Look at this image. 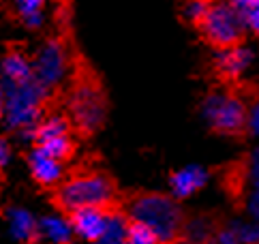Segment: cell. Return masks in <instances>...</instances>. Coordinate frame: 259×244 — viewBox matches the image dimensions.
Listing matches in <instances>:
<instances>
[{
  "mask_svg": "<svg viewBox=\"0 0 259 244\" xmlns=\"http://www.w3.org/2000/svg\"><path fill=\"white\" fill-rule=\"evenodd\" d=\"M3 114H5V84L0 79V120H3Z\"/></svg>",
  "mask_w": 259,
  "mask_h": 244,
  "instance_id": "83f0119b",
  "label": "cell"
},
{
  "mask_svg": "<svg viewBox=\"0 0 259 244\" xmlns=\"http://www.w3.org/2000/svg\"><path fill=\"white\" fill-rule=\"evenodd\" d=\"M116 199V186L107 176L99 172H81L73 174L58 184L56 201L64 212H73L77 208H109Z\"/></svg>",
  "mask_w": 259,
  "mask_h": 244,
  "instance_id": "3957f363",
  "label": "cell"
},
{
  "mask_svg": "<svg viewBox=\"0 0 259 244\" xmlns=\"http://www.w3.org/2000/svg\"><path fill=\"white\" fill-rule=\"evenodd\" d=\"M32 142H34V146L48 150L50 154L62 158V161H67L73 154V150H75L73 135H71V122L60 114H52L48 118H41V122L34 129Z\"/></svg>",
  "mask_w": 259,
  "mask_h": 244,
  "instance_id": "ba28073f",
  "label": "cell"
},
{
  "mask_svg": "<svg viewBox=\"0 0 259 244\" xmlns=\"http://www.w3.org/2000/svg\"><path fill=\"white\" fill-rule=\"evenodd\" d=\"M229 3H231V5H234V7L238 9V11H240V13H244V11H246V9H251V7H253V5L257 3V0H229Z\"/></svg>",
  "mask_w": 259,
  "mask_h": 244,
  "instance_id": "4316f807",
  "label": "cell"
},
{
  "mask_svg": "<svg viewBox=\"0 0 259 244\" xmlns=\"http://www.w3.org/2000/svg\"><path fill=\"white\" fill-rule=\"evenodd\" d=\"M48 97L50 90L41 86L34 77L26 82L5 84V125L17 131L24 139L32 142L34 129L43 118V107L48 103Z\"/></svg>",
  "mask_w": 259,
  "mask_h": 244,
  "instance_id": "6da1fadb",
  "label": "cell"
},
{
  "mask_svg": "<svg viewBox=\"0 0 259 244\" xmlns=\"http://www.w3.org/2000/svg\"><path fill=\"white\" fill-rule=\"evenodd\" d=\"M219 244H257L259 242V221L255 219H236L225 223L223 227H219L214 238Z\"/></svg>",
  "mask_w": 259,
  "mask_h": 244,
  "instance_id": "4fadbf2b",
  "label": "cell"
},
{
  "mask_svg": "<svg viewBox=\"0 0 259 244\" xmlns=\"http://www.w3.org/2000/svg\"><path fill=\"white\" fill-rule=\"evenodd\" d=\"M75 233H73L71 217L52 212L39 219V240L52 242V244H69Z\"/></svg>",
  "mask_w": 259,
  "mask_h": 244,
  "instance_id": "9a60e30c",
  "label": "cell"
},
{
  "mask_svg": "<svg viewBox=\"0 0 259 244\" xmlns=\"http://www.w3.org/2000/svg\"><path fill=\"white\" fill-rule=\"evenodd\" d=\"M248 105L229 90H214L203 99L201 116L206 125L221 135H238L246 129Z\"/></svg>",
  "mask_w": 259,
  "mask_h": 244,
  "instance_id": "277c9868",
  "label": "cell"
},
{
  "mask_svg": "<svg viewBox=\"0 0 259 244\" xmlns=\"http://www.w3.org/2000/svg\"><path fill=\"white\" fill-rule=\"evenodd\" d=\"M246 180H248V193H246V199H244L246 212L251 219L259 221V174L246 176Z\"/></svg>",
  "mask_w": 259,
  "mask_h": 244,
  "instance_id": "44dd1931",
  "label": "cell"
},
{
  "mask_svg": "<svg viewBox=\"0 0 259 244\" xmlns=\"http://www.w3.org/2000/svg\"><path fill=\"white\" fill-rule=\"evenodd\" d=\"M217 227L208 217H193L189 221H184V227H182V240H189V242H208L214 238Z\"/></svg>",
  "mask_w": 259,
  "mask_h": 244,
  "instance_id": "d6986e66",
  "label": "cell"
},
{
  "mask_svg": "<svg viewBox=\"0 0 259 244\" xmlns=\"http://www.w3.org/2000/svg\"><path fill=\"white\" fill-rule=\"evenodd\" d=\"M62 163H64L62 158L50 154L48 150H43L39 146H34L28 154L30 176L34 178V182H39L41 186H56L62 182V176H64Z\"/></svg>",
  "mask_w": 259,
  "mask_h": 244,
  "instance_id": "8fae6325",
  "label": "cell"
},
{
  "mask_svg": "<svg viewBox=\"0 0 259 244\" xmlns=\"http://www.w3.org/2000/svg\"><path fill=\"white\" fill-rule=\"evenodd\" d=\"M69 114L71 120L84 133H95L105 122V97L99 84L90 79H79L69 95Z\"/></svg>",
  "mask_w": 259,
  "mask_h": 244,
  "instance_id": "8992f818",
  "label": "cell"
},
{
  "mask_svg": "<svg viewBox=\"0 0 259 244\" xmlns=\"http://www.w3.org/2000/svg\"><path fill=\"white\" fill-rule=\"evenodd\" d=\"M7 233L15 242L39 240V221L26 208H11L7 212Z\"/></svg>",
  "mask_w": 259,
  "mask_h": 244,
  "instance_id": "5bb4252c",
  "label": "cell"
},
{
  "mask_svg": "<svg viewBox=\"0 0 259 244\" xmlns=\"http://www.w3.org/2000/svg\"><path fill=\"white\" fill-rule=\"evenodd\" d=\"M208 7H210L208 0H187V3H184V17L193 24H199L201 17L206 15Z\"/></svg>",
  "mask_w": 259,
  "mask_h": 244,
  "instance_id": "7402d4cb",
  "label": "cell"
},
{
  "mask_svg": "<svg viewBox=\"0 0 259 244\" xmlns=\"http://www.w3.org/2000/svg\"><path fill=\"white\" fill-rule=\"evenodd\" d=\"M246 131L253 137H259V97L248 105V114H246Z\"/></svg>",
  "mask_w": 259,
  "mask_h": 244,
  "instance_id": "603a6c76",
  "label": "cell"
},
{
  "mask_svg": "<svg viewBox=\"0 0 259 244\" xmlns=\"http://www.w3.org/2000/svg\"><path fill=\"white\" fill-rule=\"evenodd\" d=\"M208 178L210 174L206 167L195 163L184 165L169 176V191L176 199H189V197L197 195L208 184Z\"/></svg>",
  "mask_w": 259,
  "mask_h": 244,
  "instance_id": "7c38bea8",
  "label": "cell"
},
{
  "mask_svg": "<svg viewBox=\"0 0 259 244\" xmlns=\"http://www.w3.org/2000/svg\"><path fill=\"white\" fill-rule=\"evenodd\" d=\"M197 26L203 39L217 50L240 43L246 32L244 15L231 3H210L206 15Z\"/></svg>",
  "mask_w": 259,
  "mask_h": 244,
  "instance_id": "5b68a950",
  "label": "cell"
},
{
  "mask_svg": "<svg viewBox=\"0 0 259 244\" xmlns=\"http://www.w3.org/2000/svg\"><path fill=\"white\" fill-rule=\"evenodd\" d=\"M253 64H255V52L248 45H242V41L229 45V48H221L214 58V67L225 79L244 77Z\"/></svg>",
  "mask_w": 259,
  "mask_h": 244,
  "instance_id": "9c48e42d",
  "label": "cell"
},
{
  "mask_svg": "<svg viewBox=\"0 0 259 244\" xmlns=\"http://www.w3.org/2000/svg\"><path fill=\"white\" fill-rule=\"evenodd\" d=\"M107 208H97V206H88V208H77L69 212L73 233L75 238L84 242H101L107 223Z\"/></svg>",
  "mask_w": 259,
  "mask_h": 244,
  "instance_id": "30bf717a",
  "label": "cell"
},
{
  "mask_svg": "<svg viewBox=\"0 0 259 244\" xmlns=\"http://www.w3.org/2000/svg\"><path fill=\"white\" fill-rule=\"evenodd\" d=\"M242 15H244L246 30H248V32H253L255 36H259V0H257V3H255L251 9H246Z\"/></svg>",
  "mask_w": 259,
  "mask_h": 244,
  "instance_id": "cb8c5ba5",
  "label": "cell"
},
{
  "mask_svg": "<svg viewBox=\"0 0 259 244\" xmlns=\"http://www.w3.org/2000/svg\"><path fill=\"white\" fill-rule=\"evenodd\" d=\"M156 242H161V240L150 225H146L144 221L131 219L128 233H126V244H156Z\"/></svg>",
  "mask_w": 259,
  "mask_h": 244,
  "instance_id": "ffe728a7",
  "label": "cell"
},
{
  "mask_svg": "<svg viewBox=\"0 0 259 244\" xmlns=\"http://www.w3.org/2000/svg\"><path fill=\"white\" fill-rule=\"evenodd\" d=\"M11 161H13V148L9 144V139L0 137V172L7 170Z\"/></svg>",
  "mask_w": 259,
  "mask_h": 244,
  "instance_id": "d4e9b609",
  "label": "cell"
},
{
  "mask_svg": "<svg viewBox=\"0 0 259 244\" xmlns=\"http://www.w3.org/2000/svg\"><path fill=\"white\" fill-rule=\"evenodd\" d=\"M128 223H131V217H124V214L118 210H109L103 238H101L99 244H126Z\"/></svg>",
  "mask_w": 259,
  "mask_h": 244,
  "instance_id": "e0dca14e",
  "label": "cell"
},
{
  "mask_svg": "<svg viewBox=\"0 0 259 244\" xmlns=\"http://www.w3.org/2000/svg\"><path fill=\"white\" fill-rule=\"evenodd\" d=\"M128 217L150 225L161 242H174L182 236L184 214L174 195H163V193L137 195L128 204Z\"/></svg>",
  "mask_w": 259,
  "mask_h": 244,
  "instance_id": "7a4b0ae2",
  "label": "cell"
},
{
  "mask_svg": "<svg viewBox=\"0 0 259 244\" xmlns=\"http://www.w3.org/2000/svg\"><path fill=\"white\" fill-rule=\"evenodd\" d=\"M48 0H13V9L26 28H39L45 17Z\"/></svg>",
  "mask_w": 259,
  "mask_h": 244,
  "instance_id": "ac0fdd59",
  "label": "cell"
},
{
  "mask_svg": "<svg viewBox=\"0 0 259 244\" xmlns=\"http://www.w3.org/2000/svg\"><path fill=\"white\" fill-rule=\"evenodd\" d=\"M34 79L50 92L58 88L69 75V52L60 39H48L32 58Z\"/></svg>",
  "mask_w": 259,
  "mask_h": 244,
  "instance_id": "52a82bcc",
  "label": "cell"
},
{
  "mask_svg": "<svg viewBox=\"0 0 259 244\" xmlns=\"http://www.w3.org/2000/svg\"><path fill=\"white\" fill-rule=\"evenodd\" d=\"M34 77L32 60L24 52H9L0 60V79L5 84L26 82Z\"/></svg>",
  "mask_w": 259,
  "mask_h": 244,
  "instance_id": "2e32d148",
  "label": "cell"
},
{
  "mask_svg": "<svg viewBox=\"0 0 259 244\" xmlns=\"http://www.w3.org/2000/svg\"><path fill=\"white\" fill-rule=\"evenodd\" d=\"M244 174H246V176L259 174V144L253 148V152L248 154V161H246V167H244Z\"/></svg>",
  "mask_w": 259,
  "mask_h": 244,
  "instance_id": "484cf974",
  "label": "cell"
}]
</instances>
